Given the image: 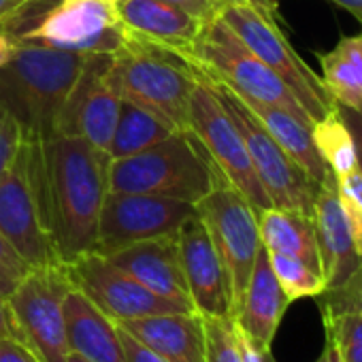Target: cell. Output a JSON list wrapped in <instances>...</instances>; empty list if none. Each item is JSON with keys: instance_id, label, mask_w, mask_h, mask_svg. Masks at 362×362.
Masks as SVG:
<instances>
[{"instance_id": "cell-1", "label": "cell", "mask_w": 362, "mask_h": 362, "mask_svg": "<svg viewBox=\"0 0 362 362\" xmlns=\"http://www.w3.org/2000/svg\"><path fill=\"white\" fill-rule=\"evenodd\" d=\"M26 145L47 233L58 260L69 264L94 252L100 209L109 192V156L69 134L26 141Z\"/></svg>"}, {"instance_id": "cell-2", "label": "cell", "mask_w": 362, "mask_h": 362, "mask_svg": "<svg viewBox=\"0 0 362 362\" xmlns=\"http://www.w3.org/2000/svg\"><path fill=\"white\" fill-rule=\"evenodd\" d=\"M90 54L18 43L13 58L0 69V109L16 119L24 141L58 134L66 98Z\"/></svg>"}, {"instance_id": "cell-3", "label": "cell", "mask_w": 362, "mask_h": 362, "mask_svg": "<svg viewBox=\"0 0 362 362\" xmlns=\"http://www.w3.org/2000/svg\"><path fill=\"white\" fill-rule=\"evenodd\" d=\"M224 179L192 130H177L139 153L109 160V192L151 194L199 205Z\"/></svg>"}, {"instance_id": "cell-4", "label": "cell", "mask_w": 362, "mask_h": 362, "mask_svg": "<svg viewBox=\"0 0 362 362\" xmlns=\"http://www.w3.org/2000/svg\"><path fill=\"white\" fill-rule=\"evenodd\" d=\"M201 71L166 49L126 39L107 66V83L128 103H134L175 130H190V96Z\"/></svg>"}, {"instance_id": "cell-5", "label": "cell", "mask_w": 362, "mask_h": 362, "mask_svg": "<svg viewBox=\"0 0 362 362\" xmlns=\"http://www.w3.org/2000/svg\"><path fill=\"white\" fill-rule=\"evenodd\" d=\"M9 35L18 43L107 56L119 52L128 39L119 0H60L41 11L35 5L22 13Z\"/></svg>"}, {"instance_id": "cell-6", "label": "cell", "mask_w": 362, "mask_h": 362, "mask_svg": "<svg viewBox=\"0 0 362 362\" xmlns=\"http://www.w3.org/2000/svg\"><path fill=\"white\" fill-rule=\"evenodd\" d=\"M194 66L201 73L222 81L243 98L281 107L311 124L309 115L288 86L245 47V43L226 26L222 18H216L203 26L194 49Z\"/></svg>"}, {"instance_id": "cell-7", "label": "cell", "mask_w": 362, "mask_h": 362, "mask_svg": "<svg viewBox=\"0 0 362 362\" xmlns=\"http://www.w3.org/2000/svg\"><path fill=\"white\" fill-rule=\"evenodd\" d=\"M220 18L245 43V47L288 86L309 115L311 124L320 122L334 109V103L330 100L322 79L294 52L290 41L279 30L277 20L267 18L258 9L243 3L224 7Z\"/></svg>"}, {"instance_id": "cell-8", "label": "cell", "mask_w": 362, "mask_h": 362, "mask_svg": "<svg viewBox=\"0 0 362 362\" xmlns=\"http://www.w3.org/2000/svg\"><path fill=\"white\" fill-rule=\"evenodd\" d=\"M205 77L211 81L220 100L230 111L245 141L252 166L260 179L271 205L311 216V207H313L320 184H315V181L279 147V143L267 132V128L258 122V117L247 109V105L235 90H230L228 86H224L222 81L209 75Z\"/></svg>"}, {"instance_id": "cell-9", "label": "cell", "mask_w": 362, "mask_h": 362, "mask_svg": "<svg viewBox=\"0 0 362 362\" xmlns=\"http://www.w3.org/2000/svg\"><path fill=\"white\" fill-rule=\"evenodd\" d=\"M211 243L222 260L233 298V320L241 307L256 256L262 247L258 230V214L250 201L224 179L199 205Z\"/></svg>"}, {"instance_id": "cell-10", "label": "cell", "mask_w": 362, "mask_h": 362, "mask_svg": "<svg viewBox=\"0 0 362 362\" xmlns=\"http://www.w3.org/2000/svg\"><path fill=\"white\" fill-rule=\"evenodd\" d=\"M190 130L205 145L228 184L250 201L256 214L273 207L252 166L245 141L230 111L203 73L190 96Z\"/></svg>"}, {"instance_id": "cell-11", "label": "cell", "mask_w": 362, "mask_h": 362, "mask_svg": "<svg viewBox=\"0 0 362 362\" xmlns=\"http://www.w3.org/2000/svg\"><path fill=\"white\" fill-rule=\"evenodd\" d=\"M64 264L30 269L7 298L26 345L43 362H69L64 298L73 290Z\"/></svg>"}, {"instance_id": "cell-12", "label": "cell", "mask_w": 362, "mask_h": 362, "mask_svg": "<svg viewBox=\"0 0 362 362\" xmlns=\"http://www.w3.org/2000/svg\"><path fill=\"white\" fill-rule=\"evenodd\" d=\"M0 235L30 269L62 264L45 226L26 141L7 173L0 177Z\"/></svg>"}, {"instance_id": "cell-13", "label": "cell", "mask_w": 362, "mask_h": 362, "mask_svg": "<svg viewBox=\"0 0 362 362\" xmlns=\"http://www.w3.org/2000/svg\"><path fill=\"white\" fill-rule=\"evenodd\" d=\"M194 214L197 205L186 201L151 194L107 192L100 209L94 252L109 256L139 241L177 235V230Z\"/></svg>"}, {"instance_id": "cell-14", "label": "cell", "mask_w": 362, "mask_h": 362, "mask_svg": "<svg viewBox=\"0 0 362 362\" xmlns=\"http://www.w3.org/2000/svg\"><path fill=\"white\" fill-rule=\"evenodd\" d=\"M64 267L73 286L79 288L113 322H126L170 311H188L173 300L153 294L126 271L115 267L109 258L96 252L83 254L81 258Z\"/></svg>"}, {"instance_id": "cell-15", "label": "cell", "mask_w": 362, "mask_h": 362, "mask_svg": "<svg viewBox=\"0 0 362 362\" xmlns=\"http://www.w3.org/2000/svg\"><path fill=\"white\" fill-rule=\"evenodd\" d=\"M111 56L90 54L88 62L73 86L60 115L58 134L79 136L100 151H109L111 136L119 113V96L107 83Z\"/></svg>"}, {"instance_id": "cell-16", "label": "cell", "mask_w": 362, "mask_h": 362, "mask_svg": "<svg viewBox=\"0 0 362 362\" xmlns=\"http://www.w3.org/2000/svg\"><path fill=\"white\" fill-rule=\"evenodd\" d=\"M177 245L192 309L199 315L233 320L228 277L199 214L177 230Z\"/></svg>"}, {"instance_id": "cell-17", "label": "cell", "mask_w": 362, "mask_h": 362, "mask_svg": "<svg viewBox=\"0 0 362 362\" xmlns=\"http://www.w3.org/2000/svg\"><path fill=\"white\" fill-rule=\"evenodd\" d=\"M119 16L130 39L166 49L194 64L203 22L166 0H119Z\"/></svg>"}, {"instance_id": "cell-18", "label": "cell", "mask_w": 362, "mask_h": 362, "mask_svg": "<svg viewBox=\"0 0 362 362\" xmlns=\"http://www.w3.org/2000/svg\"><path fill=\"white\" fill-rule=\"evenodd\" d=\"M311 222L326 290L337 288L356 271L362 258L354 247L351 233L339 203L337 177L330 170L317 186V194L311 207Z\"/></svg>"}, {"instance_id": "cell-19", "label": "cell", "mask_w": 362, "mask_h": 362, "mask_svg": "<svg viewBox=\"0 0 362 362\" xmlns=\"http://www.w3.org/2000/svg\"><path fill=\"white\" fill-rule=\"evenodd\" d=\"M105 258H109L115 267L126 271L153 294L173 300L188 311H194L184 279V271H181L177 235L139 241Z\"/></svg>"}, {"instance_id": "cell-20", "label": "cell", "mask_w": 362, "mask_h": 362, "mask_svg": "<svg viewBox=\"0 0 362 362\" xmlns=\"http://www.w3.org/2000/svg\"><path fill=\"white\" fill-rule=\"evenodd\" d=\"M117 324L168 362H207L205 328L194 311L156 313Z\"/></svg>"}, {"instance_id": "cell-21", "label": "cell", "mask_w": 362, "mask_h": 362, "mask_svg": "<svg viewBox=\"0 0 362 362\" xmlns=\"http://www.w3.org/2000/svg\"><path fill=\"white\" fill-rule=\"evenodd\" d=\"M288 305L290 300L271 269L269 254L260 247L235 322L256 347L271 349Z\"/></svg>"}, {"instance_id": "cell-22", "label": "cell", "mask_w": 362, "mask_h": 362, "mask_svg": "<svg viewBox=\"0 0 362 362\" xmlns=\"http://www.w3.org/2000/svg\"><path fill=\"white\" fill-rule=\"evenodd\" d=\"M64 326L73 354L88 362H126L117 322L96 307L79 288H73L64 298Z\"/></svg>"}, {"instance_id": "cell-23", "label": "cell", "mask_w": 362, "mask_h": 362, "mask_svg": "<svg viewBox=\"0 0 362 362\" xmlns=\"http://www.w3.org/2000/svg\"><path fill=\"white\" fill-rule=\"evenodd\" d=\"M243 103L258 117V122L267 128V132L279 143V147L315 181V184H320L324 175L328 173V168L315 149V143L311 136V124L303 122L300 117H296L294 113L281 107L256 103L250 98H243Z\"/></svg>"}, {"instance_id": "cell-24", "label": "cell", "mask_w": 362, "mask_h": 362, "mask_svg": "<svg viewBox=\"0 0 362 362\" xmlns=\"http://www.w3.org/2000/svg\"><path fill=\"white\" fill-rule=\"evenodd\" d=\"M258 230L262 247L267 252L296 256L315 271H320V256L311 216L292 209L269 207L258 214Z\"/></svg>"}, {"instance_id": "cell-25", "label": "cell", "mask_w": 362, "mask_h": 362, "mask_svg": "<svg viewBox=\"0 0 362 362\" xmlns=\"http://www.w3.org/2000/svg\"><path fill=\"white\" fill-rule=\"evenodd\" d=\"M320 66L330 100L341 109L362 111V35L343 37L320 56Z\"/></svg>"}, {"instance_id": "cell-26", "label": "cell", "mask_w": 362, "mask_h": 362, "mask_svg": "<svg viewBox=\"0 0 362 362\" xmlns=\"http://www.w3.org/2000/svg\"><path fill=\"white\" fill-rule=\"evenodd\" d=\"M173 132L177 130L170 128L156 113L119 98V113H117V122H115V130H113L107 156L109 160H119V158L139 153L160 143L162 139L170 136Z\"/></svg>"}, {"instance_id": "cell-27", "label": "cell", "mask_w": 362, "mask_h": 362, "mask_svg": "<svg viewBox=\"0 0 362 362\" xmlns=\"http://www.w3.org/2000/svg\"><path fill=\"white\" fill-rule=\"evenodd\" d=\"M311 136L320 158L334 177H341L358 166L354 136L337 107L311 126Z\"/></svg>"}, {"instance_id": "cell-28", "label": "cell", "mask_w": 362, "mask_h": 362, "mask_svg": "<svg viewBox=\"0 0 362 362\" xmlns=\"http://www.w3.org/2000/svg\"><path fill=\"white\" fill-rule=\"evenodd\" d=\"M271 269L290 303L300 298H315L326 290L324 277L320 271L309 267L305 260L279 252H267Z\"/></svg>"}, {"instance_id": "cell-29", "label": "cell", "mask_w": 362, "mask_h": 362, "mask_svg": "<svg viewBox=\"0 0 362 362\" xmlns=\"http://www.w3.org/2000/svg\"><path fill=\"white\" fill-rule=\"evenodd\" d=\"M322 322L339 362H362V317L351 311L322 309Z\"/></svg>"}, {"instance_id": "cell-30", "label": "cell", "mask_w": 362, "mask_h": 362, "mask_svg": "<svg viewBox=\"0 0 362 362\" xmlns=\"http://www.w3.org/2000/svg\"><path fill=\"white\" fill-rule=\"evenodd\" d=\"M205 328L207 362H243L237 324L230 317L201 315Z\"/></svg>"}, {"instance_id": "cell-31", "label": "cell", "mask_w": 362, "mask_h": 362, "mask_svg": "<svg viewBox=\"0 0 362 362\" xmlns=\"http://www.w3.org/2000/svg\"><path fill=\"white\" fill-rule=\"evenodd\" d=\"M337 192L345 222L351 233L354 247L362 258V173L358 170V166L337 177Z\"/></svg>"}, {"instance_id": "cell-32", "label": "cell", "mask_w": 362, "mask_h": 362, "mask_svg": "<svg viewBox=\"0 0 362 362\" xmlns=\"http://www.w3.org/2000/svg\"><path fill=\"white\" fill-rule=\"evenodd\" d=\"M315 300L320 311H351L362 317V260L341 286L324 290Z\"/></svg>"}, {"instance_id": "cell-33", "label": "cell", "mask_w": 362, "mask_h": 362, "mask_svg": "<svg viewBox=\"0 0 362 362\" xmlns=\"http://www.w3.org/2000/svg\"><path fill=\"white\" fill-rule=\"evenodd\" d=\"M28 271L30 267L20 258L11 243L0 235V298L7 300Z\"/></svg>"}, {"instance_id": "cell-34", "label": "cell", "mask_w": 362, "mask_h": 362, "mask_svg": "<svg viewBox=\"0 0 362 362\" xmlns=\"http://www.w3.org/2000/svg\"><path fill=\"white\" fill-rule=\"evenodd\" d=\"M24 143L22 130L11 115L0 109V177L7 173Z\"/></svg>"}, {"instance_id": "cell-35", "label": "cell", "mask_w": 362, "mask_h": 362, "mask_svg": "<svg viewBox=\"0 0 362 362\" xmlns=\"http://www.w3.org/2000/svg\"><path fill=\"white\" fill-rule=\"evenodd\" d=\"M117 334H119V343H122V351H124L126 362H168L158 351H153L151 347H147L145 343H141L136 337H132L119 324H117Z\"/></svg>"}, {"instance_id": "cell-36", "label": "cell", "mask_w": 362, "mask_h": 362, "mask_svg": "<svg viewBox=\"0 0 362 362\" xmlns=\"http://www.w3.org/2000/svg\"><path fill=\"white\" fill-rule=\"evenodd\" d=\"M166 3L181 7L184 11H188L190 16L199 18L203 24L220 18L222 9L226 7L224 0H166Z\"/></svg>"}, {"instance_id": "cell-37", "label": "cell", "mask_w": 362, "mask_h": 362, "mask_svg": "<svg viewBox=\"0 0 362 362\" xmlns=\"http://www.w3.org/2000/svg\"><path fill=\"white\" fill-rule=\"evenodd\" d=\"M0 362H43V360L22 341L0 339Z\"/></svg>"}, {"instance_id": "cell-38", "label": "cell", "mask_w": 362, "mask_h": 362, "mask_svg": "<svg viewBox=\"0 0 362 362\" xmlns=\"http://www.w3.org/2000/svg\"><path fill=\"white\" fill-rule=\"evenodd\" d=\"M0 339H13V341H22L26 345V339L20 330V324H18L9 303L5 298H0Z\"/></svg>"}, {"instance_id": "cell-39", "label": "cell", "mask_w": 362, "mask_h": 362, "mask_svg": "<svg viewBox=\"0 0 362 362\" xmlns=\"http://www.w3.org/2000/svg\"><path fill=\"white\" fill-rule=\"evenodd\" d=\"M337 107V105H334ZM341 117L345 119L351 136H354V143H356V158H358V170L362 173V111H351V109H341L337 107Z\"/></svg>"}, {"instance_id": "cell-40", "label": "cell", "mask_w": 362, "mask_h": 362, "mask_svg": "<svg viewBox=\"0 0 362 362\" xmlns=\"http://www.w3.org/2000/svg\"><path fill=\"white\" fill-rule=\"evenodd\" d=\"M28 0H0V30H5L11 20L20 13V9Z\"/></svg>"}, {"instance_id": "cell-41", "label": "cell", "mask_w": 362, "mask_h": 362, "mask_svg": "<svg viewBox=\"0 0 362 362\" xmlns=\"http://www.w3.org/2000/svg\"><path fill=\"white\" fill-rule=\"evenodd\" d=\"M226 7L228 5H235V3H243V5H250L254 9H258L260 13H264L267 18H277V0H224Z\"/></svg>"}, {"instance_id": "cell-42", "label": "cell", "mask_w": 362, "mask_h": 362, "mask_svg": "<svg viewBox=\"0 0 362 362\" xmlns=\"http://www.w3.org/2000/svg\"><path fill=\"white\" fill-rule=\"evenodd\" d=\"M16 49H18V41L11 35H7L5 30H0V69L13 58Z\"/></svg>"}, {"instance_id": "cell-43", "label": "cell", "mask_w": 362, "mask_h": 362, "mask_svg": "<svg viewBox=\"0 0 362 362\" xmlns=\"http://www.w3.org/2000/svg\"><path fill=\"white\" fill-rule=\"evenodd\" d=\"M328 3H334L337 7L349 11L362 24V0H328Z\"/></svg>"}, {"instance_id": "cell-44", "label": "cell", "mask_w": 362, "mask_h": 362, "mask_svg": "<svg viewBox=\"0 0 362 362\" xmlns=\"http://www.w3.org/2000/svg\"><path fill=\"white\" fill-rule=\"evenodd\" d=\"M315 362H339V356H337V351H334V347H332V343L328 339L324 341V349H322V354H320V358Z\"/></svg>"}, {"instance_id": "cell-45", "label": "cell", "mask_w": 362, "mask_h": 362, "mask_svg": "<svg viewBox=\"0 0 362 362\" xmlns=\"http://www.w3.org/2000/svg\"><path fill=\"white\" fill-rule=\"evenodd\" d=\"M262 362H277V358L273 356L271 349H262Z\"/></svg>"}, {"instance_id": "cell-46", "label": "cell", "mask_w": 362, "mask_h": 362, "mask_svg": "<svg viewBox=\"0 0 362 362\" xmlns=\"http://www.w3.org/2000/svg\"><path fill=\"white\" fill-rule=\"evenodd\" d=\"M69 362H88L86 358H81V356H77V354H73L71 351V356H69Z\"/></svg>"}, {"instance_id": "cell-47", "label": "cell", "mask_w": 362, "mask_h": 362, "mask_svg": "<svg viewBox=\"0 0 362 362\" xmlns=\"http://www.w3.org/2000/svg\"><path fill=\"white\" fill-rule=\"evenodd\" d=\"M277 3H279V0H277Z\"/></svg>"}]
</instances>
